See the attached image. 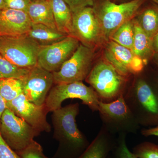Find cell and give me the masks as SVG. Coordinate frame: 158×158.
<instances>
[{"label":"cell","mask_w":158,"mask_h":158,"mask_svg":"<svg viewBox=\"0 0 158 158\" xmlns=\"http://www.w3.org/2000/svg\"><path fill=\"white\" fill-rule=\"evenodd\" d=\"M32 1H36V0H31Z\"/></svg>","instance_id":"cell-38"},{"label":"cell","mask_w":158,"mask_h":158,"mask_svg":"<svg viewBox=\"0 0 158 158\" xmlns=\"http://www.w3.org/2000/svg\"><path fill=\"white\" fill-rule=\"evenodd\" d=\"M152 1L155 4L158 5V0H152Z\"/></svg>","instance_id":"cell-36"},{"label":"cell","mask_w":158,"mask_h":158,"mask_svg":"<svg viewBox=\"0 0 158 158\" xmlns=\"http://www.w3.org/2000/svg\"><path fill=\"white\" fill-rule=\"evenodd\" d=\"M55 24L58 31L70 35L72 25V11L64 0H49Z\"/></svg>","instance_id":"cell-20"},{"label":"cell","mask_w":158,"mask_h":158,"mask_svg":"<svg viewBox=\"0 0 158 158\" xmlns=\"http://www.w3.org/2000/svg\"><path fill=\"white\" fill-rule=\"evenodd\" d=\"M94 50L80 43L70 59L53 73L54 83L67 84L85 80L93 67Z\"/></svg>","instance_id":"cell-10"},{"label":"cell","mask_w":158,"mask_h":158,"mask_svg":"<svg viewBox=\"0 0 158 158\" xmlns=\"http://www.w3.org/2000/svg\"><path fill=\"white\" fill-rule=\"evenodd\" d=\"M141 134L145 137L154 136L158 137V125L148 129H144L141 131Z\"/></svg>","instance_id":"cell-31"},{"label":"cell","mask_w":158,"mask_h":158,"mask_svg":"<svg viewBox=\"0 0 158 158\" xmlns=\"http://www.w3.org/2000/svg\"><path fill=\"white\" fill-rule=\"evenodd\" d=\"M107 158H110V157L109 156H108V157Z\"/></svg>","instance_id":"cell-37"},{"label":"cell","mask_w":158,"mask_h":158,"mask_svg":"<svg viewBox=\"0 0 158 158\" xmlns=\"http://www.w3.org/2000/svg\"><path fill=\"white\" fill-rule=\"evenodd\" d=\"M16 152L20 158H48L44 154L42 146L35 141L24 149Z\"/></svg>","instance_id":"cell-27"},{"label":"cell","mask_w":158,"mask_h":158,"mask_svg":"<svg viewBox=\"0 0 158 158\" xmlns=\"http://www.w3.org/2000/svg\"><path fill=\"white\" fill-rule=\"evenodd\" d=\"M32 23L25 11L8 8L0 10V37L26 35Z\"/></svg>","instance_id":"cell-15"},{"label":"cell","mask_w":158,"mask_h":158,"mask_svg":"<svg viewBox=\"0 0 158 158\" xmlns=\"http://www.w3.org/2000/svg\"><path fill=\"white\" fill-rule=\"evenodd\" d=\"M80 44L76 38L68 36L54 44L40 46L37 65L52 73L58 71L70 59Z\"/></svg>","instance_id":"cell-11"},{"label":"cell","mask_w":158,"mask_h":158,"mask_svg":"<svg viewBox=\"0 0 158 158\" xmlns=\"http://www.w3.org/2000/svg\"><path fill=\"white\" fill-rule=\"evenodd\" d=\"M116 141L113 135L102 126L93 141L77 158H107Z\"/></svg>","instance_id":"cell-16"},{"label":"cell","mask_w":158,"mask_h":158,"mask_svg":"<svg viewBox=\"0 0 158 158\" xmlns=\"http://www.w3.org/2000/svg\"><path fill=\"white\" fill-rule=\"evenodd\" d=\"M40 46H46L61 41L69 35L42 24L32 23L27 34Z\"/></svg>","instance_id":"cell-17"},{"label":"cell","mask_w":158,"mask_h":158,"mask_svg":"<svg viewBox=\"0 0 158 158\" xmlns=\"http://www.w3.org/2000/svg\"><path fill=\"white\" fill-rule=\"evenodd\" d=\"M4 8V0H0V10Z\"/></svg>","instance_id":"cell-35"},{"label":"cell","mask_w":158,"mask_h":158,"mask_svg":"<svg viewBox=\"0 0 158 158\" xmlns=\"http://www.w3.org/2000/svg\"><path fill=\"white\" fill-rule=\"evenodd\" d=\"M72 13V25L69 36L93 50L106 42L93 7H85Z\"/></svg>","instance_id":"cell-9"},{"label":"cell","mask_w":158,"mask_h":158,"mask_svg":"<svg viewBox=\"0 0 158 158\" xmlns=\"http://www.w3.org/2000/svg\"><path fill=\"white\" fill-rule=\"evenodd\" d=\"M31 69L15 65L0 53V79L14 78L23 80Z\"/></svg>","instance_id":"cell-23"},{"label":"cell","mask_w":158,"mask_h":158,"mask_svg":"<svg viewBox=\"0 0 158 158\" xmlns=\"http://www.w3.org/2000/svg\"><path fill=\"white\" fill-rule=\"evenodd\" d=\"M27 12L33 23L42 24L50 27L57 29L49 0L32 1Z\"/></svg>","instance_id":"cell-18"},{"label":"cell","mask_w":158,"mask_h":158,"mask_svg":"<svg viewBox=\"0 0 158 158\" xmlns=\"http://www.w3.org/2000/svg\"><path fill=\"white\" fill-rule=\"evenodd\" d=\"M40 46L26 34L0 37V53L11 63L22 68L37 65Z\"/></svg>","instance_id":"cell-6"},{"label":"cell","mask_w":158,"mask_h":158,"mask_svg":"<svg viewBox=\"0 0 158 158\" xmlns=\"http://www.w3.org/2000/svg\"><path fill=\"white\" fill-rule=\"evenodd\" d=\"M134 34V22L133 19L124 23L117 29L110 37V40L132 50Z\"/></svg>","instance_id":"cell-22"},{"label":"cell","mask_w":158,"mask_h":158,"mask_svg":"<svg viewBox=\"0 0 158 158\" xmlns=\"http://www.w3.org/2000/svg\"><path fill=\"white\" fill-rule=\"evenodd\" d=\"M135 19L146 35L152 40L158 32V5L152 4L140 10Z\"/></svg>","instance_id":"cell-21"},{"label":"cell","mask_w":158,"mask_h":158,"mask_svg":"<svg viewBox=\"0 0 158 158\" xmlns=\"http://www.w3.org/2000/svg\"><path fill=\"white\" fill-rule=\"evenodd\" d=\"M131 88L123 97L140 126L158 125V78L136 74Z\"/></svg>","instance_id":"cell-2"},{"label":"cell","mask_w":158,"mask_h":158,"mask_svg":"<svg viewBox=\"0 0 158 158\" xmlns=\"http://www.w3.org/2000/svg\"><path fill=\"white\" fill-rule=\"evenodd\" d=\"M69 98L79 99L92 111H98L100 101L97 94L93 88L82 81L56 85L51 88L44 104L48 113L53 112L61 108L62 102Z\"/></svg>","instance_id":"cell-7"},{"label":"cell","mask_w":158,"mask_h":158,"mask_svg":"<svg viewBox=\"0 0 158 158\" xmlns=\"http://www.w3.org/2000/svg\"><path fill=\"white\" fill-rule=\"evenodd\" d=\"M31 0H4V8L22 10L27 12Z\"/></svg>","instance_id":"cell-28"},{"label":"cell","mask_w":158,"mask_h":158,"mask_svg":"<svg viewBox=\"0 0 158 158\" xmlns=\"http://www.w3.org/2000/svg\"><path fill=\"white\" fill-rule=\"evenodd\" d=\"M153 48L155 53L158 52V32L152 39Z\"/></svg>","instance_id":"cell-33"},{"label":"cell","mask_w":158,"mask_h":158,"mask_svg":"<svg viewBox=\"0 0 158 158\" xmlns=\"http://www.w3.org/2000/svg\"><path fill=\"white\" fill-rule=\"evenodd\" d=\"M7 102L0 94V124H1V118L3 113L6 109H7Z\"/></svg>","instance_id":"cell-32"},{"label":"cell","mask_w":158,"mask_h":158,"mask_svg":"<svg viewBox=\"0 0 158 158\" xmlns=\"http://www.w3.org/2000/svg\"><path fill=\"white\" fill-rule=\"evenodd\" d=\"M128 78L107 61H101L94 65L85 80L96 92L100 101L110 102L123 96Z\"/></svg>","instance_id":"cell-4"},{"label":"cell","mask_w":158,"mask_h":158,"mask_svg":"<svg viewBox=\"0 0 158 158\" xmlns=\"http://www.w3.org/2000/svg\"><path fill=\"white\" fill-rule=\"evenodd\" d=\"M22 93V80L14 78L0 79V94L7 102L16 98Z\"/></svg>","instance_id":"cell-24"},{"label":"cell","mask_w":158,"mask_h":158,"mask_svg":"<svg viewBox=\"0 0 158 158\" xmlns=\"http://www.w3.org/2000/svg\"><path fill=\"white\" fill-rule=\"evenodd\" d=\"M134 34L133 52L140 57L146 65L148 60L153 58L155 52L153 48L152 40L142 30L138 22L134 18Z\"/></svg>","instance_id":"cell-19"},{"label":"cell","mask_w":158,"mask_h":158,"mask_svg":"<svg viewBox=\"0 0 158 158\" xmlns=\"http://www.w3.org/2000/svg\"><path fill=\"white\" fill-rule=\"evenodd\" d=\"M7 105L8 109L23 118L38 133L50 131L51 126L46 118L48 112L45 104H35L28 100L22 93L11 101L7 102Z\"/></svg>","instance_id":"cell-13"},{"label":"cell","mask_w":158,"mask_h":158,"mask_svg":"<svg viewBox=\"0 0 158 158\" xmlns=\"http://www.w3.org/2000/svg\"><path fill=\"white\" fill-rule=\"evenodd\" d=\"M106 61L113 65L122 75L128 77L144 69V61L129 49L110 40L104 52Z\"/></svg>","instance_id":"cell-12"},{"label":"cell","mask_w":158,"mask_h":158,"mask_svg":"<svg viewBox=\"0 0 158 158\" xmlns=\"http://www.w3.org/2000/svg\"><path fill=\"white\" fill-rule=\"evenodd\" d=\"M0 158H20L17 153L7 144L0 134Z\"/></svg>","instance_id":"cell-29"},{"label":"cell","mask_w":158,"mask_h":158,"mask_svg":"<svg viewBox=\"0 0 158 158\" xmlns=\"http://www.w3.org/2000/svg\"><path fill=\"white\" fill-rule=\"evenodd\" d=\"M152 58H153L154 59V61L155 62L158 67V52L154 54Z\"/></svg>","instance_id":"cell-34"},{"label":"cell","mask_w":158,"mask_h":158,"mask_svg":"<svg viewBox=\"0 0 158 158\" xmlns=\"http://www.w3.org/2000/svg\"><path fill=\"white\" fill-rule=\"evenodd\" d=\"M132 152L138 158H158V144L144 141L133 148Z\"/></svg>","instance_id":"cell-25"},{"label":"cell","mask_w":158,"mask_h":158,"mask_svg":"<svg viewBox=\"0 0 158 158\" xmlns=\"http://www.w3.org/2000/svg\"><path fill=\"white\" fill-rule=\"evenodd\" d=\"M126 134L118 135L112 152L114 158H138L130 151L126 141Z\"/></svg>","instance_id":"cell-26"},{"label":"cell","mask_w":158,"mask_h":158,"mask_svg":"<svg viewBox=\"0 0 158 158\" xmlns=\"http://www.w3.org/2000/svg\"><path fill=\"white\" fill-rule=\"evenodd\" d=\"M22 81L23 94L27 99L38 106L44 105L54 83L53 73L37 65Z\"/></svg>","instance_id":"cell-14"},{"label":"cell","mask_w":158,"mask_h":158,"mask_svg":"<svg viewBox=\"0 0 158 158\" xmlns=\"http://www.w3.org/2000/svg\"><path fill=\"white\" fill-rule=\"evenodd\" d=\"M72 12L88 6H93L95 0H64Z\"/></svg>","instance_id":"cell-30"},{"label":"cell","mask_w":158,"mask_h":158,"mask_svg":"<svg viewBox=\"0 0 158 158\" xmlns=\"http://www.w3.org/2000/svg\"><path fill=\"white\" fill-rule=\"evenodd\" d=\"M146 0H131L117 4L110 0H95L92 6L106 42L124 23L132 19Z\"/></svg>","instance_id":"cell-3"},{"label":"cell","mask_w":158,"mask_h":158,"mask_svg":"<svg viewBox=\"0 0 158 158\" xmlns=\"http://www.w3.org/2000/svg\"><path fill=\"white\" fill-rule=\"evenodd\" d=\"M98 112L102 126L110 133L136 134L140 125L123 96L110 102H99Z\"/></svg>","instance_id":"cell-5"},{"label":"cell","mask_w":158,"mask_h":158,"mask_svg":"<svg viewBox=\"0 0 158 158\" xmlns=\"http://www.w3.org/2000/svg\"><path fill=\"white\" fill-rule=\"evenodd\" d=\"M0 134L7 144L18 152L31 144L39 133L7 108L1 118Z\"/></svg>","instance_id":"cell-8"},{"label":"cell","mask_w":158,"mask_h":158,"mask_svg":"<svg viewBox=\"0 0 158 158\" xmlns=\"http://www.w3.org/2000/svg\"><path fill=\"white\" fill-rule=\"evenodd\" d=\"M79 104L76 103L53 111L52 121L60 147L55 157L77 158L89 145V141L78 128L76 118Z\"/></svg>","instance_id":"cell-1"}]
</instances>
